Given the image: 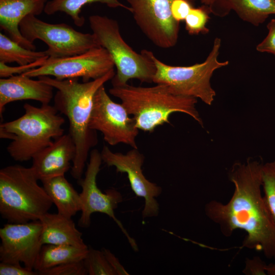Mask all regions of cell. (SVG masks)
Wrapping results in <instances>:
<instances>
[{
	"label": "cell",
	"instance_id": "cell-19",
	"mask_svg": "<svg viewBox=\"0 0 275 275\" xmlns=\"http://www.w3.org/2000/svg\"><path fill=\"white\" fill-rule=\"evenodd\" d=\"M43 187L56 206L58 213L72 218L81 211L80 194L66 179L64 175L41 181Z\"/></svg>",
	"mask_w": 275,
	"mask_h": 275
},
{
	"label": "cell",
	"instance_id": "cell-17",
	"mask_svg": "<svg viewBox=\"0 0 275 275\" xmlns=\"http://www.w3.org/2000/svg\"><path fill=\"white\" fill-rule=\"evenodd\" d=\"M47 0H0V26L10 38L22 46L35 50L36 46L26 39L19 30V23L26 16L44 12Z\"/></svg>",
	"mask_w": 275,
	"mask_h": 275
},
{
	"label": "cell",
	"instance_id": "cell-30",
	"mask_svg": "<svg viewBox=\"0 0 275 275\" xmlns=\"http://www.w3.org/2000/svg\"><path fill=\"white\" fill-rule=\"evenodd\" d=\"M266 263L258 256L246 258L242 272L246 275L267 274Z\"/></svg>",
	"mask_w": 275,
	"mask_h": 275
},
{
	"label": "cell",
	"instance_id": "cell-33",
	"mask_svg": "<svg viewBox=\"0 0 275 275\" xmlns=\"http://www.w3.org/2000/svg\"><path fill=\"white\" fill-rule=\"evenodd\" d=\"M108 263L114 269L117 275H128L129 273L120 262L119 259L108 249L102 250Z\"/></svg>",
	"mask_w": 275,
	"mask_h": 275
},
{
	"label": "cell",
	"instance_id": "cell-18",
	"mask_svg": "<svg viewBox=\"0 0 275 275\" xmlns=\"http://www.w3.org/2000/svg\"><path fill=\"white\" fill-rule=\"evenodd\" d=\"M39 221L42 226L41 241L43 244L67 245L88 248L82 238V233L76 228L71 218L48 212Z\"/></svg>",
	"mask_w": 275,
	"mask_h": 275
},
{
	"label": "cell",
	"instance_id": "cell-24",
	"mask_svg": "<svg viewBox=\"0 0 275 275\" xmlns=\"http://www.w3.org/2000/svg\"><path fill=\"white\" fill-rule=\"evenodd\" d=\"M262 179L264 200L275 224V161L263 164Z\"/></svg>",
	"mask_w": 275,
	"mask_h": 275
},
{
	"label": "cell",
	"instance_id": "cell-34",
	"mask_svg": "<svg viewBox=\"0 0 275 275\" xmlns=\"http://www.w3.org/2000/svg\"><path fill=\"white\" fill-rule=\"evenodd\" d=\"M201 2L209 8L211 13L214 15L223 17V0H200Z\"/></svg>",
	"mask_w": 275,
	"mask_h": 275
},
{
	"label": "cell",
	"instance_id": "cell-31",
	"mask_svg": "<svg viewBox=\"0 0 275 275\" xmlns=\"http://www.w3.org/2000/svg\"><path fill=\"white\" fill-rule=\"evenodd\" d=\"M193 8L188 0H174L171 5V13L174 19L180 22L184 20Z\"/></svg>",
	"mask_w": 275,
	"mask_h": 275
},
{
	"label": "cell",
	"instance_id": "cell-8",
	"mask_svg": "<svg viewBox=\"0 0 275 275\" xmlns=\"http://www.w3.org/2000/svg\"><path fill=\"white\" fill-rule=\"evenodd\" d=\"M22 35L32 43L40 40L48 46L49 58H57L84 53L99 47L93 33H83L64 23L52 24L29 15L19 23Z\"/></svg>",
	"mask_w": 275,
	"mask_h": 275
},
{
	"label": "cell",
	"instance_id": "cell-10",
	"mask_svg": "<svg viewBox=\"0 0 275 275\" xmlns=\"http://www.w3.org/2000/svg\"><path fill=\"white\" fill-rule=\"evenodd\" d=\"M114 67L109 53L99 46L72 56L48 58L41 66L22 74L32 78L48 76L61 80L81 77L82 82H88L104 76Z\"/></svg>",
	"mask_w": 275,
	"mask_h": 275
},
{
	"label": "cell",
	"instance_id": "cell-5",
	"mask_svg": "<svg viewBox=\"0 0 275 275\" xmlns=\"http://www.w3.org/2000/svg\"><path fill=\"white\" fill-rule=\"evenodd\" d=\"M32 167L19 164L0 170V214L8 223L39 220L53 204Z\"/></svg>",
	"mask_w": 275,
	"mask_h": 275
},
{
	"label": "cell",
	"instance_id": "cell-1",
	"mask_svg": "<svg viewBox=\"0 0 275 275\" xmlns=\"http://www.w3.org/2000/svg\"><path fill=\"white\" fill-rule=\"evenodd\" d=\"M263 165L252 159L234 163L229 173L234 185L231 198L226 204L210 201L205 212L225 236L243 230L247 233L243 247L260 250L267 258L275 259V224L261 191Z\"/></svg>",
	"mask_w": 275,
	"mask_h": 275
},
{
	"label": "cell",
	"instance_id": "cell-16",
	"mask_svg": "<svg viewBox=\"0 0 275 275\" xmlns=\"http://www.w3.org/2000/svg\"><path fill=\"white\" fill-rule=\"evenodd\" d=\"M53 88L38 79L22 74L0 79V115L6 105L12 102L22 100H34L42 104H48L52 98Z\"/></svg>",
	"mask_w": 275,
	"mask_h": 275
},
{
	"label": "cell",
	"instance_id": "cell-22",
	"mask_svg": "<svg viewBox=\"0 0 275 275\" xmlns=\"http://www.w3.org/2000/svg\"><path fill=\"white\" fill-rule=\"evenodd\" d=\"M93 3L105 4L111 8H122L130 11L128 6H125L119 0H50L46 2L44 12L48 15L57 12H64L73 20L75 25L82 26L85 22L84 17L80 15L82 7Z\"/></svg>",
	"mask_w": 275,
	"mask_h": 275
},
{
	"label": "cell",
	"instance_id": "cell-29",
	"mask_svg": "<svg viewBox=\"0 0 275 275\" xmlns=\"http://www.w3.org/2000/svg\"><path fill=\"white\" fill-rule=\"evenodd\" d=\"M268 34L266 37L256 46V50L261 52H267L275 56V19L267 24Z\"/></svg>",
	"mask_w": 275,
	"mask_h": 275
},
{
	"label": "cell",
	"instance_id": "cell-15",
	"mask_svg": "<svg viewBox=\"0 0 275 275\" xmlns=\"http://www.w3.org/2000/svg\"><path fill=\"white\" fill-rule=\"evenodd\" d=\"M75 152L71 136L64 134L33 157L31 167L40 181L64 175L72 167Z\"/></svg>",
	"mask_w": 275,
	"mask_h": 275
},
{
	"label": "cell",
	"instance_id": "cell-35",
	"mask_svg": "<svg viewBox=\"0 0 275 275\" xmlns=\"http://www.w3.org/2000/svg\"><path fill=\"white\" fill-rule=\"evenodd\" d=\"M266 272L267 274L275 275V262L267 265Z\"/></svg>",
	"mask_w": 275,
	"mask_h": 275
},
{
	"label": "cell",
	"instance_id": "cell-11",
	"mask_svg": "<svg viewBox=\"0 0 275 275\" xmlns=\"http://www.w3.org/2000/svg\"><path fill=\"white\" fill-rule=\"evenodd\" d=\"M122 103L113 101L104 85L96 91L90 121V128L101 132L109 145L123 143L138 149L136 137L139 129Z\"/></svg>",
	"mask_w": 275,
	"mask_h": 275
},
{
	"label": "cell",
	"instance_id": "cell-26",
	"mask_svg": "<svg viewBox=\"0 0 275 275\" xmlns=\"http://www.w3.org/2000/svg\"><path fill=\"white\" fill-rule=\"evenodd\" d=\"M209 13H211L209 8L206 6L197 8L193 7L184 20L187 32L190 35L207 33L209 29L206 28V24L210 18Z\"/></svg>",
	"mask_w": 275,
	"mask_h": 275
},
{
	"label": "cell",
	"instance_id": "cell-12",
	"mask_svg": "<svg viewBox=\"0 0 275 275\" xmlns=\"http://www.w3.org/2000/svg\"><path fill=\"white\" fill-rule=\"evenodd\" d=\"M138 28L156 46L168 49L176 45L180 22L172 16L174 0H126ZM192 3L195 0H188Z\"/></svg>",
	"mask_w": 275,
	"mask_h": 275
},
{
	"label": "cell",
	"instance_id": "cell-21",
	"mask_svg": "<svg viewBox=\"0 0 275 275\" xmlns=\"http://www.w3.org/2000/svg\"><path fill=\"white\" fill-rule=\"evenodd\" d=\"M88 251V247L43 244L34 269L38 272L62 264L83 260Z\"/></svg>",
	"mask_w": 275,
	"mask_h": 275
},
{
	"label": "cell",
	"instance_id": "cell-32",
	"mask_svg": "<svg viewBox=\"0 0 275 275\" xmlns=\"http://www.w3.org/2000/svg\"><path fill=\"white\" fill-rule=\"evenodd\" d=\"M36 271L22 267L20 263L13 264L1 262L0 275H37Z\"/></svg>",
	"mask_w": 275,
	"mask_h": 275
},
{
	"label": "cell",
	"instance_id": "cell-6",
	"mask_svg": "<svg viewBox=\"0 0 275 275\" xmlns=\"http://www.w3.org/2000/svg\"><path fill=\"white\" fill-rule=\"evenodd\" d=\"M221 47V39L216 37L206 60L189 66L168 65L159 60L153 52L143 50L155 67L152 82L166 86L174 94L200 98L210 105L216 95L210 83L212 74L216 70L229 64L228 61L220 62L218 60Z\"/></svg>",
	"mask_w": 275,
	"mask_h": 275
},
{
	"label": "cell",
	"instance_id": "cell-9",
	"mask_svg": "<svg viewBox=\"0 0 275 275\" xmlns=\"http://www.w3.org/2000/svg\"><path fill=\"white\" fill-rule=\"evenodd\" d=\"M102 161L101 153L97 149L91 151L85 177L78 180L82 189L79 194L81 213L78 225L82 228H88L91 224V216L93 213L99 212L105 214L117 224L133 250L138 252L139 249L136 241L130 236L114 213L118 205L123 201L121 194L115 189H108L104 193L97 186V176Z\"/></svg>",
	"mask_w": 275,
	"mask_h": 275
},
{
	"label": "cell",
	"instance_id": "cell-13",
	"mask_svg": "<svg viewBox=\"0 0 275 275\" xmlns=\"http://www.w3.org/2000/svg\"><path fill=\"white\" fill-rule=\"evenodd\" d=\"M101 155L102 161L108 167H114L117 172L127 174L132 190L137 197L145 200L142 212L143 218L156 217L159 205L156 198L162 193V188L148 180L142 169L144 156L138 150L132 148L126 154L112 152L103 146Z\"/></svg>",
	"mask_w": 275,
	"mask_h": 275
},
{
	"label": "cell",
	"instance_id": "cell-7",
	"mask_svg": "<svg viewBox=\"0 0 275 275\" xmlns=\"http://www.w3.org/2000/svg\"><path fill=\"white\" fill-rule=\"evenodd\" d=\"M89 21L98 44L108 51L117 69L111 79L113 87L124 85L131 79L152 82L155 72L152 61L143 50L138 53L125 41L116 20L96 14Z\"/></svg>",
	"mask_w": 275,
	"mask_h": 275
},
{
	"label": "cell",
	"instance_id": "cell-4",
	"mask_svg": "<svg viewBox=\"0 0 275 275\" xmlns=\"http://www.w3.org/2000/svg\"><path fill=\"white\" fill-rule=\"evenodd\" d=\"M23 108L22 116L0 125V137L12 141L7 150L17 161L32 159L64 134L65 119L54 106L42 104L38 107L26 103Z\"/></svg>",
	"mask_w": 275,
	"mask_h": 275
},
{
	"label": "cell",
	"instance_id": "cell-28",
	"mask_svg": "<svg viewBox=\"0 0 275 275\" xmlns=\"http://www.w3.org/2000/svg\"><path fill=\"white\" fill-rule=\"evenodd\" d=\"M48 58H44L26 65L17 67H11L4 63L0 62V76L6 78L14 75L15 74H22L30 70L42 65Z\"/></svg>",
	"mask_w": 275,
	"mask_h": 275
},
{
	"label": "cell",
	"instance_id": "cell-14",
	"mask_svg": "<svg viewBox=\"0 0 275 275\" xmlns=\"http://www.w3.org/2000/svg\"><path fill=\"white\" fill-rule=\"evenodd\" d=\"M39 220L25 223H8L0 229V261L19 264L34 269L43 244Z\"/></svg>",
	"mask_w": 275,
	"mask_h": 275
},
{
	"label": "cell",
	"instance_id": "cell-3",
	"mask_svg": "<svg viewBox=\"0 0 275 275\" xmlns=\"http://www.w3.org/2000/svg\"><path fill=\"white\" fill-rule=\"evenodd\" d=\"M109 93L121 100L137 128L144 131L152 132L157 127L169 123L170 115L175 112L186 114L203 125L196 107L197 99L174 94L164 85L146 87L126 84L113 87Z\"/></svg>",
	"mask_w": 275,
	"mask_h": 275
},
{
	"label": "cell",
	"instance_id": "cell-20",
	"mask_svg": "<svg viewBox=\"0 0 275 275\" xmlns=\"http://www.w3.org/2000/svg\"><path fill=\"white\" fill-rule=\"evenodd\" d=\"M234 11L242 20L258 26L275 14V0H223V15Z\"/></svg>",
	"mask_w": 275,
	"mask_h": 275
},
{
	"label": "cell",
	"instance_id": "cell-27",
	"mask_svg": "<svg viewBox=\"0 0 275 275\" xmlns=\"http://www.w3.org/2000/svg\"><path fill=\"white\" fill-rule=\"evenodd\" d=\"M40 275H86L84 260L62 264L38 272Z\"/></svg>",
	"mask_w": 275,
	"mask_h": 275
},
{
	"label": "cell",
	"instance_id": "cell-2",
	"mask_svg": "<svg viewBox=\"0 0 275 275\" xmlns=\"http://www.w3.org/2000/svg\"><path fill=\"white\" fill-rule=\"evenodd\" d=\"M115 73L113 69L99 78L82 82H79L78 78L61 80L48 76L38 77L57 90L53 106L69 121V134L76 148L70 173L78 180L81 178L89 151L97 143L95 131L89 126L94 95Z\"/></svg>",
	"mask_w": 275,
	"mask_h": 275
},
{
	"label": "cell",
	"instance_id": "cell-23",
	"mask_svg": "<svg viewBox=\"0 0 275 275\" xmlns=\"http://www.w3.org/2000/svg\"><path fill=\"white\" fill-rule=\"evenodd\" d=\"M46 58L49 57L45 51H36L29 49L0 33V62L6 64L16 63L23 66Z\"/></svg>",
	"mask_w": 275,
	"mask_h": 275
},
{
	"label": "cell",
	"instance_id": "cell-25",
	"mask_svg": "<svg viewBox=\"0 0 275 275\" xmlns=\"http://www.w3.org/2000/svg\"><path fill=\"white\" fill-rule=\"evenodd\" d=\"M84 262L88 274L117 275L102 251L89 248Z\"/></svg>",
	"mask_w": 275,
	"mask_h": 275
}]
</instances>
